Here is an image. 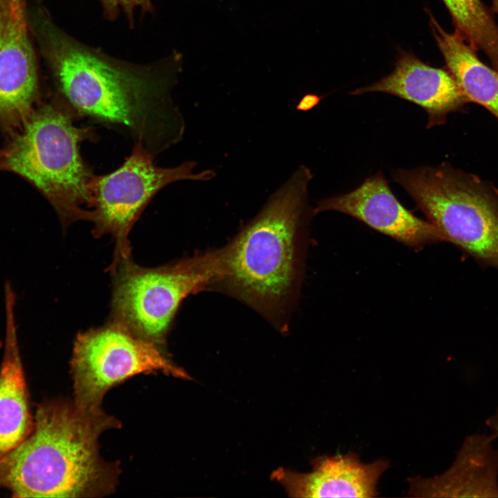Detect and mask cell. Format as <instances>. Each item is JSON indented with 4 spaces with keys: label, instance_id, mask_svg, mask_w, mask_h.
I'll return each instance as SVG.
<instances>
[{
    "label": "cell",
    "instance_id": "8fae6325",
    "mask_svg": "<svg viewBox=\"0 0 498 498\" xmlns=\"http://www.w3.org/2000/svg\"><path fill=\"white\" fill-rule=\"evenodd\" d=\"M369 92L391 94L422 107L428 116L427 128L444 124L449 113L461 111L468 103L450 73L408 53L400 55L389 75L351 93Z\"/></svg>",
    "mask_w": 498,
    "mask_h": 498
},
{
    "label": "cell",
    "instance_id": "ac0fdd59",
    "mask_svg": "<svg viewBox=\"0 0 498 498\" xmlns=\"http://www.w3.org/2000/svg\"><path fill=\"white\" fill-rule=\"evenodd\" d=\"M486 424L493 432L496 438H498V409L493 415L487 418Z\"/></svg>",
    "mask_w": 498,
    "mask_h": 498
},
{
    "label": "cell",
    "instance_id": "6da1fadb",
    "mask_svg": "<svg viewBox=\"0 0 498 498\" xmlns=\"http://www.w3.org/2000/svg\"><path fill=\"white\" fill-rule=\"evenodd\" d=\"M45 51L61 97L80 116L120 129L154 157L183 136V117L172 99L179 56L140 65L113 58L48 21Z\"/></svg>",
    "mask_w": 498,
    "mask_h": 498
},
{
    "label": "cell",
    "instance_id": "52a82bcc",
    "mask_svg": "<svg viewBox=\"0 0 498 498\" xmlns=\"http://www.w3.org/2000/svg\"><path fill=\"white\" fill-rule=\"evenodd\" d=\"M140 144H135L122 165L111 173L93 175L90 183L91 222L95 237L109 234L115 242L113 260L131 257L129 234L141 213L163 187L183 180L207 181L216 176L213 169L194 173V161L173 167H161Z\"/></svg>",
    "mask_w": 498,
    "mask_h": 498
},
{
    "label": "cell",
    "instance_id": "3957f363",
    "mask_svg": "<svg viewBox=\"0 0 498 498\" xmlns=\"http://www.w3.org/2000/svg\"><path fill=\"white\" fill-rule=\"evenodd\" d=\"M313 174L300 165L260 212L221 249L216 286L273 320L285 315L297 287L302 238L313 210Z\"/></svg>",
    "mask_w": 498,
    "mask_h": 498
},
{
    "label": "cell",
    "instance_id": "5bb4252c",
    "mask_svg": "<svg viewBox=\"0 0 498 498\" xmlns=\"http://www.w3.org/2000/svg\"><path fill=\"white\" fill-rule=\"evenodd\" d=\"M13 290L5 291V347L0 366V460L32 432L34 416L30 407L15 317Z\"/></svg>",
    "mask_w": 498,
    "mask_h": 498
},
{
    "label": "cell",
    "instance_id": "30bf717a",
    "mask_svg": "<svg viewBox=\"0 0 498 498\" xmlns=\"http://www.w3.org/2000/svg\"><path fill=\"white\" fill-rule=\"evenodd\" d=\"M324 211L351 216L414 249L445 241L434 224L416 216L398 201L381 172L349 193L320 200L314 214Z\"/></svg>",
    "mask_w": 498,
    "mask_h": 498
},
{
    "label": "cell",
    "instance_id": "7a4b0ae2",
    "mask_svg": "<svg viewBox=\"0 0 498 498\" xmlns=\"http://www.w3.org/2000/svg\"><path fill=\"white\" fill-rule=\"evenodd\" d=\"M30 434L0 460V489L14 497H96L116 486L118 465L105 461L98 439L120 425L102 409L75 403L40 404Z\"/></svg>",
    "mask_w": 498,
    "mask_h": 498
},
{
    "label": "cell",
    "instance_id": "ffe728a7",
    "mask_svg": "<svg viewBox=\"0 0 498 498\" xmlns=\"http://www.w3.org/2000/svg\"><path fill=\"white\" fill-rule=\"evenodd\" d=\"M492 10L498 14V0H491Z\"/></svg>",
    "mask_w": 498,
    "mask_h": 498
},
{
    "label": "cell",
    "instance_id": "9a60e30c",
    "mask_svg": "<svg viewBox=\"0 0 498 498\" xmlns=\"http://www.w3.org/2000/svg\"><path fill=\"white\" fill-rule=\"evenodd\" d=\"M437 46L450 73L468 102L484 107L498 120V72L483 63L457 33H448L430 15Z\"/></svg>",
    "mask_w": 498,
    "mask_h": 498
},
{
    "label": "cell",
    "instance_id": "9c48e42d",
    "mask_svg": "<svg viewBox=\"0 0 498 498\" xmlns=\"http://www.w3.org/2000/svg\"><path fill=\"white\" fill-rule=\"evenodd\" d=\"M24 0H0V127H19L34 109L38 75Z\"/></svg>",
    "mask_w": 498,
    "mask_h": 498
},
{
    "label": "cell",
    "instance_id": "5b68a950",
    "mask_svg": "<svg viewBox=\"0 0 498 498\" xmlns=\"http://www.w3.org/2000/svg\"><path fill=\"white\" fill-rule=\"evenodd\" d=\"M394 180L450 241L498 268V189L449 163L398 169Z\"/></svg>",
    "mask_w": 498,
    "mask_h": 498
},
{
    "label": "cell",
    "instance_id": "e0dca14e",
    "mask_svg": "<svg viewBox=\"0 0 498 498\" xmlns=\"http://www.w3.org/2000/svg\"><path fill=\"white\" fill-rule=\"evenodd\" d=\"M320 101V97L315 94L304 95L296 106V109L301 111H307L315 107Z\"/></svg>",
    "mask_w": 498,
    "mask_h": 498
},
{
    "label": "cell",
    "instance_id": "44dd1931",
    "mask_svg": "<svg viewBox=\"0 0 498 498\" xmlns=\"http://www.w3.org/2000/svg\"><path fill=\"white\" fill-rule=\"evenodd\" d=\"M444 3H450L457 0H442Z\"/></svg>",
    "mask_w": 498,
    "mask_h": 498
},
{
    "label": "cell",
    "instance_id": "7c38bea8",
    "mask_svg": "<svg viewBox=\"0 0 498 498\" xmlns=\"http://www.w3.org/2000/svg\"><path fill=\"white\" fill-rule=\"evenodd\" d=\"M389 465L385 459L365 463L349 452L317 457L308 473L281 469L273 476L294 497L367 498L377 496L378 480Z\"/></svg>",
    "mask_w": 498,
    "mask_h": 498
},
{
    "label": "cell",
    "instance_id": "4fadbf2b",
    "mask_svg": "<svg viewBox=\"0 0 498 498\" xmlns=\"http://www.w3.org/2000/svg\"><path fill=\"white\" fill-rule=\"evenodd\" d=\"M496 436H467L450 468L432 478L409 479L408 495L416 497H498Z\"/></svg>",
    "mask_w": 498,
    "mask_h": 498
},
{
    "label": "cell",
    "instance_id": "2e32d148",
    "mask_svg": "<svg viewBox=\"0 0 498 498\" xmlns=\"http://www.w3.org/2000/svg\"><path fill=\"white\" fill-rule=\"evenodd\" d=\"M105 17L109 20L117 18L120 11L127 16L129 23L133 25L134 11L140 8L145 12H151L154 8L151 0H100Z\"/></svg>",
    "mask_w": 498,
    "mask_h": 498
},
{
    "label": "cell",
    "instance_id": "8992f818",
    "mask_svg": "<svg viewBox=\"0 0 498 498\" xmlns=\"http://www.w3.org/2000/svg\"><path fill=\"white\" fill-rule=\"evenodd\" d=\"M109 269L113 278L111 320L161 347L183 300L219 281L221 250L154 268L129 257Z\"/></svg>",
    "mask_w": 498,
    "mask_h": 498
},
{
    "label": "cell",
    "instance_id": "d6986e66",
    "mask_svg": "<svg viewBox=\"0 0 498 498\" xmlns=\"http://www.w3.org/2000/svg\"><path fill=\"white\" fill-rule=\"evenodd\" d=\"M0 170H7L5 160H4L3 150H0Z\"/></svg>",
    "mask_w": 498,
    "mask_h": 498
},
{
    "label": "cell",
    "instance_id": "ba28073f",
    "mask_svg": "<svg viewBox=\"0 0 498 498\" xmlns=\"http://www.w3.org/2000/svg\"><path fill=\"white\" fill-rule=\"evenodd\" d=\"M71 371L74 403L88 410L101 409L103 397L109 389L139 374L161 371L187 378L161 347L113 320L77 335Z\"/></svg>",
    "mask_w": 498,
    "mask_h": 498
},
{
    "label": "cell",
    "instance_id": "277c9868",
    "mask_svg": "<svg viewBox=\"0 0 498 498\" xmlns=\"http://www.w3.org/2000/svg\"><path fill=\"white\" fill-rule=\"evenodd\" d=\"M77 113L61 97L31 111L3 150L7 171L25 178L48 200L63 227L91 221L93 176L79 150L89 128L74 123Z\"/></svg>",
    "mask_w": 498,
    "mask_h": 498
}]
</instances>
